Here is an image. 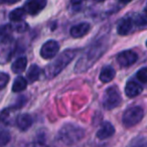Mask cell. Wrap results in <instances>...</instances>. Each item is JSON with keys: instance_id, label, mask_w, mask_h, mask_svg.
Wrapping results in <instances>:
<instances>
[{"instance_id": "obj_1", "label": "cell", "mask_w": 147, "mask_h": 147, "mask_svg": "<svg viewBox=\"0 0 147 147\" xmlns=\"http://www.w3.org/2000/svg\"><path fill=\"white\" fill-rule=\"evenodd\" d=\"M107 49V41L105 40V37L101 38L100 40L94 42L92 45L88 47L85 51V53L82 57L78 61L76 65L75 71L76 73H83L89 69L98 59L106 51Z\"/></svg>"}, {"instance_id": "obj_2", "label": "cell", "mask_w": 147, "mask_h": 147, "mask_svg": "<svg viewBox=\"0 0 147 147\" xmlns=\"http://www.w3.org/2000/svg\"><path fill=\"white\" fill-rule=\"evenodd\" d=\"M77 51L76 49H65L63 53L59 55V57L51 61L49 65H47L45 69V75L47 79H53L57 77L69 63L76 57Z\"/></svg>"}, {"instance_id": "obj_3", "label": "cell", "mask_w": 147, "mask_h": 147, "mask_svg": "<svg viewBox=\"0 0 147 147\" xmlns=\"http://www.w3.org/2000/svg\"><path fill=\"white\" fill-rule=\"evenodd\" d=\"M85 136V130L78 125L67 123L65 124L59 131L57 138L61 143L71 145L77 143Z\"/></svg>"}, {"instance_id": "obj_4", "label": "cell", "mask_w": 147, "mask_h": 147, "mask_svg": "<svg viewBox=\"0 0 147 147\" xmlns=\"http://www.w3.org/2000/svg\"><path fill=\"white\" fill-rule=\"evenodd\" d=\"M146 25L145 14H132L129 17H125L119 22L117 26V32L120 35H128L136 27H144Z\"/></svg>"}, {"instance_id": "obj_5", "label": "cell", "mask_w": 147, "mask_h": 147, "mask_svg": "<svg viewBox=\"0 0 147 147\" xmlns=\"http://www.w3.org/2000/svg\"><path fill=\"white\" fill-rule=\"evenodd\" d=\"M16 49V41L12 36L5 35L0 41V65H4L10 61Z\"/></svg>"}, {"instance_id": "obj_6", "label": "cell", "mask_w": 147, "mask_h": 147, "mask_svg": "<svg viewBox=\"0 0 147 147\" xmlns=\"http://www.w3.org/2000/svg\"><path fill=\"white\" fill-rule=\"evenodd\" d=\"M143 117H144V110L141 107H131L124 112L122 117V122L124 126L132 127L138 124L143 119Z\"/></svg>"}, {"instance_id": "obj_7", "label": "cell", "mask_w": 147, "mask_h": 147, "mask_svg": "<svg viewBox=\"0 0 147 147\" xmlns=\"http://www.w3.org/2000/svg\"><path fill=\"white\" fill-rule=\"evenodd\" d=\"M122 103V98L119 93L118 89L115 87H110L106 90L104 100H103V106L107 110H112L119 107Z\"/></svg>"}, {"instance_id": "obj_8", "label": "cell", "mask_w": 147, "mask_h": 147, "mask_svg": "<svg viewBox=\"0 0 147 147\" xmlns=\"http://www.w3.org/2000/svg\"><path fill=\"white\" fill-rule=\"evenodd\" d=\"M59 49V45L55 40H47L45 45L41 47L40 55L45 59H53L57 55Z\"/></svg>"}, {"instance_id": "obj_9", "label": "cell", "mask_w": 147, "mask_h": 147, "mask_svg": "<svg viewBox=\"0 0 147 147\" xmlns=\"http://www.w3.org/2000/svg\"><path fill=\"white\" fill-rule=\"evenodd\" d=\"M138 59V55L133 51H122L117 57V61L122 67H128L134 65Z\"/></svg>"}, {"instance_id": "obj_10", "label": "cell", "mask_w": 147, "mask_h": 147, "mask_svg": "<svg viewBox=\"0 0 147 147\" xmlns=\"http://www.w3.org/2000/svg\"><path fill=\"white\" fill-rule=\"evenodd\" d=\"M45 6H47V0H26L23 8L27 14L36 15Z\"/></svg>"}, {"instance_id": "obj_11", "label": "cell", "mask_w": 147, "mask_h": 147, "mask_svg": "<svg viewBox=\"0 0 147 147\" xmlns=\"http://www.w3.org/2000/svg\"><path fill=\"white\" fill-rule=\"evenodd\" d=\"M91 25L88 22H81L79 24L74 25L69 30L71 35L74 38H81V37L85 36L87 33L90 31Z\"/></svg>"}, {"instance_id": "obj_12", "label": "cell", "mask_w": 147, "mask_h": 147, "mask_svg": "<svg viewBox=\"0 0 147 147\" xmlns=\"http://www.w3.org/2000/svg\"><path fill=\"white\" fill-rule=\"evenodd\" d=\"M115 133V128L110 122H104L101 127L99 128V130L97 131V138L100 140H105L107 138H110L114 135Z\"/></svg>"}, {"instance_id": "obj_13", "label": "cell", "mask_w": 147, "mask_h": 147, "mask_svg": "<svg viewBox=\"0 0 147 147\" xmlns=\"http://www.w3.org/2000/svg\"><path fill=\"white\" fill-rule=\"evenodd\" d=\"M18 110L17 108L13 107H9V108H6L0 113V121H2L4 124L7 125H12L13 123L15 122V119H16V116H15V112Z\"/></svg>"}, {"instance_id": "obj_14", "label": "cell", "mask_w": 147, "mask_h": 147, "mask_svg": "<svg viewBox=\"0 0 147 147\" xmlns=\"http://www.w3.org/2000/svg\"><path fill=\"white\" fill-rule=\"evenodd\" d=\"M142 86L139 83H136L134 81H129L125 87V94L129 98H134V97L138 96L142 92Z\"/></svg>"}, {"instance_id": "obj_15", "label": "cell", "mask_w": 147, "mask_h": 147, "mask_svg": "<svg viewBox=\"0 0 147 147\" xmlns=\"http://www.w3.org/2000/svg\"><path fill=\"white\" fill-rule=\"evenodd\" d=\"M16 126L21 131H26L32 125V118L29 114H20L15 119Z\"/></svg>"}, {"instance_id": "obj_16", "label": "cell", "mask_w": 147, "mask_h": 147, "mask_svg": "<svg viewBox=\"0 0 147 147\" xmlns=\"http://www.w3.org/2000/svg\"><path fill=\"white\" fill-rule=\"evenodd\" d=\"M115 78V69L111 65H106L100 73V81L102 83H109Z\"/></svg>"}, {"instance_id": "obj_17", "label": "cell", "mask_w": 147, "mask_h": 147, "mask_svg": "<svg viewBox=\"0 0 147 147\" xmlns=\"http://www.w3.org/2000/svg\"><path fill=\"white\" fill-rule=\"evenodd\" d=\"M41 74V69L38 65H32L27 71V80L28 83H34L39 79Z\"/></svg>"}, {"instance_id": "obj_18", "label": "cell", "mask_w": 147, "mask_h": 147, "mask_svg": "<svg viewBox=\"0 0 147 147\" xmlns=\"http://www.w3.org/2000/svg\"><path fill=\"white\" fill-rule=\"evenodd\" d=\"M26 65H27L26 57H18V59L12 63L11 69H12L13 73L20 74V73H22V71H24V69H26Z\"/></svg>"}, {"instance_id": "obj_19", "label": "cell", "mask_w": 147, "mask_h": 147, "mask_svg": "<svg viewBox=\"0 0 147 147\" xmlns=\"http://www.w3.org/2000/svg\"><path fill=\"white\" fill-rule=\"evenodd\" d=\"M27 87V81L25 80L23 77L18 76L16 79L14 80V83L12 85V91L14 93H18L21 91L25 90Z\"/></svg>"}, {"instance_id": "obj_20", "label": "cell", "mask_w": 147, "mask_h": 147, "mask_svg": "<svg viewBox=\"0 0 147 147\" xmlns=\"http://www.w3.org/2000/svg\"><path fill=\"white\" fill-rule=\"evenodd\" d=\"M25 14H26V12H25L24 8L20 7V8H16L11 11L10 14H9V18H10V20L13 21V22H15V21H20V20H23V17H24Z\"/></svg>"}, {"instance_id": "obj_21", "label": "cell", "mask_w": 147, "mask_h": 147, "mask_svg": "<svg viewBox=\"0 0 147 147\" xmlns=\"http://www.w3.org/2000/svg\"><path fill=\"white\" fill-rule=\"evenodd\" d=\"M14 23H15V24L11 25V27H12V29L18 31V32H23V31H25L27 28H28V24H27V23L25 22V21H23V20L15 21Z\"/></svg>"}, {"instance_id": "obj_22", "label": "cell", "mask_w": 147, "mask_h": 147, "mask_svg": "<svg viewBox=\"0 0 147 147\" xmlns=\"http://www.w3.org/2000/svg\"><path fill=\"white\" fill-rule=\"evenodd\" d=\"M10 140V134L6 130H0V146L6 145Z\"/></svg>"}, {"instance_id": "obj_23", "label": "cell", "mask_w": 147, "mask_h": 147, "mask_svg": "<svg viewBox=\"0 0 147 147\" xmlns=\"http://www.w3.org/2000/svg\"><path fill=\"white\" fill-rule=\"evenodd\" d=\"M137 79L139 80V82H141L142 84H146L147 83V67H142L141 69H139L137 71Z\"/></svg>"}, {"instance_id": "obj_24", "label": "cell", "mask_w": 147, "mask_h": 147, "mask_svg": "<svg viewBox=\"0 0 147 147\" xmlns=\"http://www.w3.org/2000/svg\"><path fill=\"white\" fill-rule=\"evenodd\" d=\"M9 82V76L6 73H0V90L4 89Z\"/></svg>"}, {"instance_id": "obj_25", "label": "cell", "mask_w": 147, "mask_h": 147, "mask_svg": "<svg viewBox=\"0 0 147 147\" xmlns=\"http://www.w3.org/2000/svg\"><path fill=\"white\" fill-rule=\"evenodd\" d=\"M11 29H12V27H11L10 24H6V25H3V26H0V37L7 35Z\"/></svg>"}, {"instance_id": "obj_26", "label": "cell", "mask_w": 147, "mask_h": 147, "mask_svg": "<svg viewBox=\"0 0 147 147\" xmlns=\"http://www.w3.org/2000/svg\"><path fill=\"white\" fill-rule=\"evenodd\" d=\"M19 0H0V2L6 3V4H14V3L18 2Z\"/></svg>"}, {"instance_id": "obj_27", "label": "cell", "mask_w": 147, "mask_h": 147, "mask_svg": "<svg viewBox=\"0 0 147 147\" xmlns=\"http://www.w3.org/2000/svg\"><path fill=\"white\" fill-rule=\"evenodd\" d=\"M82 1L83 0H71V3H73V4H79V3H81Z\"/></svg>"}, {"instance_id": "obj_28", "label": "cell", "mask_w": 147, "mask_h": 147, "mask_svg": "<svg viewBox=\"0 0 147 147\" xmlns=\"http://www.w3.org/2000/svg\"><path fill=\"white\" fill-rule=\"evenodd\" d=\"M121 3H123V4H127V3H129V2H131L132 0H119Z\"/></svg>"}, {"instance_id": "obj_29", "label": "cell", "mask_w": 147, "mask_h": 147, "mask_svg": "<svg viewBox=\"0 0 147 147\" xmlns=\"http://www.w3.org/2000/svg\"><path fill=\"white\" fill-rule=\"evenodd\" d=\"M97 1H99V2H103V1H105V0H97Z\"/></svg>"}]
</instances>
